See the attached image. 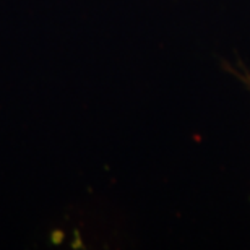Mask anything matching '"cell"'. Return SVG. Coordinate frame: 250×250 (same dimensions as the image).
<instances>
[{
	"label": "cell",
	"mask_w": 250,
	"mask_h": 250,
	"mask_svg": "<svg viewBox=\"0 0 250 250\" xmlns=\"http://www.w3.org/2000/svg\"><path fill=\"white\" fill-rule=\"evenodd\" d=\"M236 75H239L241 77V80L244 83H246V86L250 89V73H247V72H244V73H236Z\"/></svg>",
	"instance_id": "cell-1"
}]
</instances>
